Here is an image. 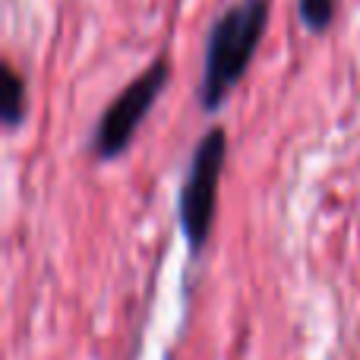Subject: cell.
Masks as SVG:
<instances>
[{
    "mask_svg": "<svg viewBox=\"0 0 360 360\" xmlns=\"http://www.w3.org/2000/svg\"><path fill=\"white\" fill-rule=\"evenodd\" d=\"M266 16L269 0H240L212 25L209 44H205L202 89H199V98L209 111H215L224 101V95L237 86V79L247 73L253 51L259 48Z\"/></svg>",
    "mask_w": 360,
    "mask_h": 360,
    "instance_id": "obj_1",
    "label": "cell"
},
{
    "mask_svg": "<svg viewBox=\"0 0 360 360\" xmlns=\"http://www.w3.org/2000/svg\"><path fill=\"white\" fill-rule=\"evenodd\" d=\"M224 155H228V136H224V130L215 127L212 133H205L199 139L184 180V190H180V228H184V237L193 253H199L209 240Z\"/></svg>",
    "mask_w": 360,
    "mask_h": 360,
    "instance_id": "obj_2",
    "label": "cell"
},
{
    "mask_svg": "<svg viewBox=\"0 0 360 360\" xmlns=\"http://www.w3.org/2000/svg\"><path fill=\"white\" fill-rule=\"evenodd\" d=\"M165 82H168V63L158 60L111 101V108L105 111V117L98 120V127H95V133H92L95 155L117 158L120 152L133 143L136 127L143 124L146 114L152 111V105H155V98L162 95Z\"/></svg>",
    "mask_w": 360,
    "mask_h": 360,
    "instance_id": "obj_3",
    "label": "cell"
},
{
    "mask_svg": "<svg viewBox=\"0 0 360 360\" xmlns=\"http://www.w3.org/2000/svg\"><path fill=\"white\" fill-rule=\"evenodd\" d=\"M25 114V82L13 67H4V120L16 127Z\"/></svg>",
    "mask_w": 360,
    "mask_h": 360,
    "instance_id": "obj_4",
    "label": "cell"
},
{
    "mask_svg": "<svg viewBox=\"0 0 360 360\" xmlns=\"http://www.w3.org/2000/svg\"><path fill=\"white\" fill-rule=\"evenodd\" d=\"M300 16L313 32H323L335 19V0H300Z\"/></svg>",
    "mask_w": 360,
    "mask_h": 360,
    "instance_id": "obj_5",
    "label": "cell"
}]
</instances>
